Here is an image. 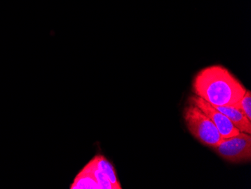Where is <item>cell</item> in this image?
Masks as SVG:
<instances>
[{
  "label": "cell",
  "mask_w": 251,
  "mask_h": 189,
  "mask_svg": "<svg viewBox=\"0 0 251 189\" xmlns=\"http://www.w3.org/2000/svg\"><path fill=\"white\" fill-rule=\"evenodd\" d=\"M71 189H100L92 173L84 166L81 172L75 178L70 186Z\"/></svg>",
  "instance_id": "cell-7"
},
{
  "label": "cell",
  "mask_w": 251,
  "mask_h": 189,
  "mask_svg": "<svg viewBox=\"0 0 251 189\" xmlns=\"http://www.w3.org/2000/svg\"><path fill=\"white\" fill-rule=\"evenodd\" d=\"M183 117L190 135L203 146L214 148L222 142L224 138L215 125L195 105L188 104L184 108Z\"/></svg>",
  "instance_id": "cell-2"
},
{
  "label": "cell",
  "mask_w": 251,
  "mask_h": 189,
  "mask_svg": "<svg viewBox=\"0 0 251 189\" xmlns=\"http://www.w3.org/2000/svg\"><path fill=\"white\" fill-rule=\"evenodd\" d=\"M214 108L219 110L220 112L226 115L233 124L234 126L240 131L246 133L248 135L251 134V121H250L243 112L232 106H225V107H218L213 106Z\"/></svg>",
  "instance_id": "cell-5"
},
{
  "label": "cell",
  "mask_w": 251,
  "mask_h": 189,
  "mask_svg": "<svg viewBox=\"0 0 251 189\" xmlns=\"http://www.w3.org/2000/svg\"><path fill=\"white\" fill-rule=\"evenodd\" d=\"M188 104H193L200 108L215 125L223 138L231 137L238 135V131L226 115L219 110L214 108L211 104L197 96L191 95L189 97Z\"/></svg>",
  "instance_id": "cell-4"
},
{
  "label": "cell",
  "mask_w": 251,
  "mask_h": 189,
  "mask_svg": "<svg viewBox=\"0 0 251 189\" xmlns=\"http://www.w3.org/2000/svg\"><path fill=\"white\" fill-rule=\"evenodd\" d=\"M93 164L97 167V169L102 172L108 180L112 184L113 187L115 189H121V185L120 184L118 176H117L116 171L112 163L105 157L103 155H97L95 157L90 161Z\"/></svg>",
  "instance_id": "cell-6"
},
{
  "label": "cell",
  "mask_w": 251,
  "mask_h": 189,
  "mask_svg": "<svg viewBox=\"0 0 251 189\" xmlns=\"http://www.w3.org/2000/svg\"><path fill=\"white\" fill-rule=\"evenodd\" d=\"M85 166L92 173L94 179H95L99 187H100V189H115L110 180H108V178L102 172L97 169L93 164L92 162H89Z\"/></svg>",
  "instance_id": "cell-8"
},
{
  "label": "cell",
  "mask_w": 251,
  "mask_h": 189,
  "mask_svg": "<svg viewBox=\"0 0 251 189\" xmlns=\"http://www.w3.org/2000/svg\"><path fill=\"white\" fill-rule=\"evenodd\" d=\"M226 162L232 163H250L251 160V136L239 132L231 137L224 138L222 142L212 148Z\"/></svg>",
  "instance_id": "cell-3"
},
{
  "label": "cell",
  "mask_w": 251,
  "mask_h": 189,
  "mask_svg": "<svg viewBox=\"0 0 251 189\" xmlns=\"http://www.w3.org/2000/svg\"><path fill=\"white\" fill-rule=\"evenodd\" d=\"M192 89L194 95L218 107L236 104L247 91L243 84L221 65L207 66L198 72L193 78Z\"/></svg>",
  "instance_id": "cell-1"
},
{
  "label": "cell",
  "mask_w": 251,
  "mask_h": 189,
  "mask_svg": "<svg viewBox=\"0 0 251 189\" xmlns=\"http://www.w3.org/2000/svg\"><path fill=\"white\" fill-rule=\"evenodd\" d=\"M235 108H238L243 112L244 115L251 121V92L247 90L245 95L238 101L236 104L232 105Z\"/></svg>",
  "instance_id": "cell-9"
}]
</instances>
